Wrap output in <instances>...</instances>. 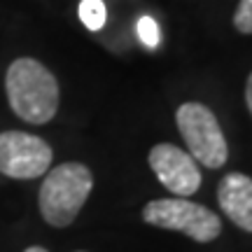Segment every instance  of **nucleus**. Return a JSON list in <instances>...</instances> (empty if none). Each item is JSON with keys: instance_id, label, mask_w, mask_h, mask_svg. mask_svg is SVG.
Here are the masks:
<instances>
[{"instance_id": "8", "label": "nucleus", "mask_w": 252, "mask_h": 252, "mask_svg": "<svg viewBox=\"0 0 252 252\" xmlns=\"http://www.w3.org/2000/svg\"><path fill=\"white\" fill-rule=\"evenodd\" d=\"M105 17H108V9L100 0H82L80 2V19L87 28H91V31L103 28Z\"/></svg>"}, {"instance_id": "4", "label": "nucleus", "mask_w": 252, "mask_h": 252, "mask_svg": "<svg viewBox=\"0 0 252 252\" xmlns=\"http://www.w3.org/2000/svg\"><path fill=\"white\" fill-rule=\"evenodd\" d=\"M175 122L194 161L206 168L224 166L229 159V147L213 110L203 103H185L175 112Z\"/></svg>"}, {"instance_id": "12", "label": "nucleus", "mask_w": 252, "mask_h": 252, "mask_svg": "<svg viewBox=\"0 0 252 252\" xmlns=\"http://www.w3.org/2000/svg\"><path fill=\"white\" fill-rule=\"evenodd\" d=\"M24 252H47V250L42 248V245H31V248H26Z\"/></svg>"}, {"instance_id": "5", "label": "nucleus", "mask_w": 252, "mask_h": 252, "mask_svg": "<svg viewBox=\"0 0 252 252\" xmlns=\"http://www.w3.org/2000/svg\"><path fill=\"white\" fill-rule=\"evenodd\" d=\"M54 159L52 147L33 133L2 131L0 133V173L14 180H33L49 171Z\"/></svg>"}, {"instance_id": "7", "label": "nucleus", "mask_w": 252, "mask_h": 252, "mask_svg": "<svg viewBox=\"0 0 252 252\" xmlns=\"http://www.w3.org/2000/svg\"><path fill=\"white\" fill-rule=\"evenodd\" d=\"M217 201L238 229L252 234V178L245 173H226L217 185Z\"/></svg>"}, {"instance_id": "10", "label": "nucleus", "mask_w": 252, "mask_h": 252, "mask_svg": "<svg viewBox=\"0 0 252 252\" xmlns=\"http://www.w3.org/2000/svg\"><path fill=\"white\" fill-rule=\"evenodd\" d=\"M138 33H140V40H143L147 47H157V42H159V28H157V24H154L150 17L140 19Z\"/></svg>"}, {"instance_id": "6", "label": "nucleus", "mask_w": 252, "mask_h": 252, "mask_svg": "<svg viewBox=\"0 0 252 252\" xmlns=\"http://www.w3.org/2000/svg\"><path fill=\"white\" fill-rule=\"evenodd\" d=\"M150 168L163 187L180 198L196 194L201 187V171L194 157L171 143L154 145L150 152Z\"/></svg>"}, {"instance_id": "3", "label": "nucleus", "mask_w": 252, "mask_h": 252, "mask_svg": "<svg viewBox=\"0 0 252 252\" xmlns=\"http://www.w3.org/2000/svg\"><path fill=\"white\" fill-rule=\"evenodd\" d=\"M143 220L159 229L180 231L196 243H210L222 234V222L210 208L180 196L150 201L143 208Z\"/></svg>"}, {"instance_id": "2", "label": "nucleus", "mask_w": 252, "mask_h": 252, "mask_svg": "<svg viewBox=\"0 0 252 252\" xmlns=\"http://www.w3.org/2000/svg\"><path fill=\"white\" fill-rule=\"evenodd\" d=\"M91 189H94V175L80 161H65L47 171L45 182L37 194L40 213L47 224L68 226L80 215L82 206L87 203Z\"/></svg>"}, {"instance_id": "9", "label": "nucleus", "mask_w": 252, "mask_h": 252, "mask_svg": "<svg viewBox=\"0 0 252 252\" xmlns=\"http://www.w3.org/2000/svg\"><path fill=\"white\" fill-rule=\"evenodd\" d=\"M234 26L238 33L252 35V0H241L234 14Z\"/></svg>"}, {"instance_id": "1", "label": "nucleus", "mask_w": 252, "mask_h": 252, "mask_svg": "<svg viewBox=\"0 0 252 252\" xmlns=\"http://www.w3.org/2000/svg\"><path fill=\"white\" fill-rule=\"evenodd\" d=\"M9 108L28 124H47L59 110V82L35 59L21 56L12 61L5 75Z\"/></svg>"}, {"instance_id": "11", "label": "nucleus", "mask_w": 252, "mask_h": 252, "mask_svg": "<svg viewBox=\"0 0 252 252\" xmlns=\"http://www.w3.org/2000/svg\"><path fill=\"white\" fill-rule=\"evenodd\" d=\"M245 103H248V110H250V115H252V72H250V77H248V84H245Z\"/></svg>"}]
</instances>
